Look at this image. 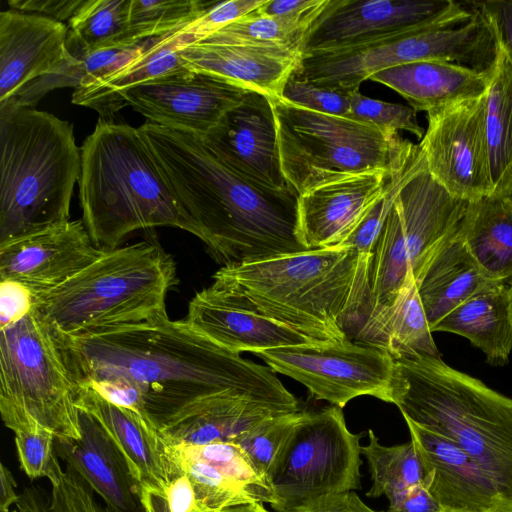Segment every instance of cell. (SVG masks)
<instances>
[{
  "mask_svg": "<svg viewBox=\"0 0 512 512\" xmlns=\"http://www.w3.org/2000/svg\"><path fill=\"white\" fill-rule=\"evenodd\" d=\"M59 336L79 384L130 389L157 432L223 395L300 411L297 399L269 366L216 345L167 313L90 335Z\"/></svg>",
  "mask_w": 512,
  "mask_h": 512,
  "instance_id": "1",
  "label": "cell"
},
{
  "mask_svg": "<svg viewBox=\"0 0 512 512\" xmlns=\"http://www.w3.org/2000/svg\"><path fill=\"white\" fill-rule=\"evenodd\" d=\"M138 129L185 216L222 267L308 250L298 193L258 184L225 163L202 135L146 121Z\"/></svg>",
  "mask_w": 512,
  "mask_h": 512,
  "instance_id": "2",
  "label": "cell"
},
{
  "mask_svg": "<svg viewBox=\"0 0 512 512\" xmlns=\"http://www.w3.org/2000/svg\"><path fill=\"white\" fill-rule=\"evenodd\" d=\"M371 257L330 247L221 267L213 283L318 343L349 340L373 298Z\"/></svg>",
  "mask_w": 512,
  "mask_h": 512,
  "instance_id": "3",
  "label": "cell"
},
{
  "mask_svg": "<svg viewBox=\"0 0 512 512\" xmlns=\"http://www.w3.org/2000/svg\"><path fill=\"white\" fill-rule=\"evenodd\" d=\"M82 221L100 249H114L132 232L175 227L196 230L138 129L99 118L81 146Z\"/></svg>",
  "mask_w": 512,
  "mask_h": 512,
  "instance_id": "4",
  "label": "cell"
},
{
  "mask_svg": "<svg viewBox=\"0 0 512 512\" xmlns=\"http://www.w3.org/2000/svg\"><path fill=\"white\" fill-rule=\"evenodd\" d=\"M393 404L463 450L512 509V399L441 357L395 359Z\"/></svg>",
  "mask_w": 512,
  "mask_h": 512,
  "instance_id": "5",
  "label": "cell"
},
{
  "mask_svg": "<svg viewBox=\"0 0 512 512\" xmlns=\"http://www.w3.org/2000/svg\"><path fill=\"white\" fill-rule=\"evenodd\" d=\"M0 244L69 221L81 148L53 114L0 104Z\"/></svg>",
  "mask_w": 512,
  "mask_h": 512,
  "instance_id": "6",
  "label": "cell"
},
{
  "mask_svg": "<svg viewBox=\"0 0 512 512\" xmlns=\"http://www.w3.org/2000/svg\"><path fill=\"white\" fill-rule=\"evenodd\" d=\"M176 283L172 257L158 243L144 240L106 249L74 277L32 301L56 332L77 337L167 313L165 299Z\"/></svg>",
  "mask_w": 512,
  "mask_h": 512,
  "instance_id": "7",
  "label": "cell"
},
{
  "mask_svg": "<svg viewBox=\"0 0 512 512\" xmlns=\"http://www.w3.org/2000/svg\"><path fill=\"white\" fill-rule=\"evenodd\" d=\"M80 385L59 334L32 307L0 327V412L13 432L42 427L81 438Z\"/></svg>",
  "mask_w": 512,
  "mask_h": 512,
  "instance_id": "8",
  "label": "cell"
},
{
  "mask_svg": "<svg viewBox=\"0 0 512 512\" xmlns=\"http://www.w3.org/2000/svg\"><path fill=\"white\" fill-rule=\"evenodd\" d=\"M497 44L483 15L469 2L442 18L369 43L302 56L298 74L318 86L351 92L385 69L418 61H445L489 71Z\"/></svg>",
  "mask_w": 512,
  "mask_h": 512,
  "instance_id": "9",
  "label": "cell"
},
{
  "mask_svg": "<svg viewBox=\"0 0 512 512\" xmlns=\"http://www.w3.org/2000/svg\"><path fill=\"white\" fill-rule=\"evenodd\" d=\"M270 101L281 170L298 195L348 176L392 169L417 146L367 122Z\"/></svg>",
  "mask_w": 512,
  "mask_h": 512,
  "instance_id": "10",
  "label": "cell"
},
{
  "mask_svg": "<svg viewBox=\"0 0 512 512\" xmlns=\"http://www.w3.org/2000/svg\"><path fill=\"white\" fill-rule=\"evenodd\" d=\"M466 205L431 176L426 161L403 184L372 251L375 307L389 305L409 275L418 281L433 252L458 230Z\"/></svg>",
  "mask_w": 512,
  "mask_h": 512,
  "instance_id": "11",
  "label": "cell"
},
{
  "mask_svg": "<svg viewBox=\"0 0 512 512\" xmlns=\"http://www.w3.org/2000/svg\"><path fill=\"white\" fill-rule=\"evenodd\" d=\"M362 436L348 430L342 408L302 412L267 475L275 497L271 507L293 512L359 489Z\"/></svg>",
  "mask_w": 512,
  "mask_h": 512,
  "instance_id": "12",
  "label": "cell"
},
{
  "mask_svg": "<svg viewBox=\"0 0 512 512\" xmlns=\"http://www.w3.org/2000/svg\"><path fill=\"white\" fill-rule=\"evenodd\" d=\"M277 373L303 384L317 400L343 408L359 396L393 404L395 359L350 340L309 343L254 353Z\"/></svg>",
  "mask_w": 512,
  "mask_h": 512,
  "instance_id": "13",
  "label": "cell"
},
{
  "mask_svg": "<svg viewBox=\"0 0 512 512\" xmlns=\"http://www.w3.org/2000/svg\"><path fill=\"white\" fill-rule=\"evenodd\" d=\"M427 120L419 146L431 176L466 202L492 196L485 94L431 110Z\"/></svg>",
  "mask_w": 512,
  "mask_h": 512,
  "instance_id": "14",
  "label": "cell"
},
{
  "mask_svg": "<svg viewBox=\"0 0 512 512\" xmlns=\"http://www.w3.org/2000/svg\"><path fill=\"white\" fill-rule=\"evenodd\" d=\"M247 92L217 76L190 70L133 87L123 92L121 104L148 121L206 135Z\"/></svg>",
  "mask_w": 512,
  "mask_h": 512,
  "instance_id": "15",
  "label": "cell"
},
{
  "mask_svg": "<svg viewBox=\"0 0 512 512\" xmlns=\"http://www.w3.org/2000/svg\"><path fill=\"white\" fill-rule=\"evenodd\" d=\"M105 250L93 243L82 219L69 220L0 244V278L36 298L74 277Z\"/></svg>",
  "mask_w": 512,
  "mask_h": 512,
  "instance_id": "16",
  "label": "cell"
},
{
  "mask_svg": "<svg viewBox=\"0 0 512 512\" xmlns=\"http://www.w3.org/2000/svg\"><path fill=\"white\" fill-rule=\"evenodd\" d=\"M459 4L452 0H329L311 28L303 55L356 47L419 27Z\"/></svg>",
  "mask_w": 512,
  "mask_h": 512,
  "instance_id": "17",
  "label": "cell"
},
{
  "mask_svg": "<svg viewBox=\"0 0 512 512\" xmlns=\"http://www.w3.org/2000/svg\"><path fill=\"white\" fill-rule=\"evenodd\" d=\"M175 477L185 474L195 492L194 512H222L249 503L275 501L265 478L234 442L164 445Z\"/></svg>",
  "mask_w": 512,
  "mask_h": 512,
  "instance_id": "18",
  "label": "cell"
},
{
  "mask_svg": "<svg viewBox=\"0 0 512 512\" xmlns=\"http://www.w3.org/2000/svg\"><path fill=\"white\" fill-rule=\"evenodd\" d=\"M183 320L216 345L238 354L318 343L264 315L244 296L216 283L195 294Z\"/></svg>",
  "mask_w": 512,
  "mask_h": 512,
  "instance_id": "19",
  "label": "cell"
},
{
  "mask_svg": "<svg viewBox=\"0 0 512 512\" xmlns=\"http://www.w3.org/2000/svg\"><path fill=\"white\" fill-rule=\"evenodd\" d=\"M74 59L67 24L13 9L0 13V103Z\"/></svg>",
  "mask_w": 512,
  "mask_h": 512,
  "instance_id": "20",
  "label": "cell"
},
{
  "mask_svg": "<svg viewBox=\"0 0 512 512\" xmlns=\"http://www.w3.org/2000/svg\"><path fill=\"white\" fill-rule=\"evenodd\" d=\"M202 136L225 163L250 180L273 189L291 187L281 170L269 97L248 91Z\"/></svg>",
  "mask_w": 512,
  "mask_h": 512,
  "instance_id": "21",
  "label": "cell"
},
{
  "mask_svg": "<svg viewBox=\"0 0 512 512\" xmlns=\"http://www.w3.org/2000/svg\"><path fill=\"white\" fill-rule=\"evenodd\" d=\"M413 152L389 170L341 178L298 197V233L308 249L336 247L365 212L385 193L396 171Z\"/></svg>",
  "mask_w": 512,
  "mask_h": 512,
  "instance_id": "22",
  "label": "cell"
},
{
  "mask_svg": "<svg viewBox=\"0 0 512 512\" xmlns=\"http://www.w3.org/2000/svg\"><path fill=\"white\" fill-rule=\"evenodd\" d=\"M404 419L423 463L424 483L444 511L512 512L492 479L455 443Z\"/></svg>",
  "mask_w": 512,
  "mask_h": 512,
  "instance_id": "23",
  "label": "cell"
},
{
  "mask_svg": "<svg viewBox=\"0 0 512 512\" xmlns=\"http://www.w3.org/2000/svg\"><path fill=\"white\" fill-rule=\"evenodd\" d=\"M79 409L81 438L57 439L55 449L113 512H145L125 457L97 419Z\"/></svg>",
  "mask_w": 512,
  "mask_h": 512,
  "instance_id": "24",
  "label": "cell"
},
{
  "mask_svg": "<svg viewBox=\"0 0 512 512\" xmlns=\"http://www.w3.org/2000/svg\"><path fill=\"white\" fill-rule=\"evenodd\" d=\"M77 406L92 414L125 457L140 491L164 498L175 478L156 428L138 414L116 405L86 384H79Z\"/></svg>",
  "mask_w": 512,
  "mask_h": 512,
  "instance_id": "25",
  "label": "cell"
},
{
  "mask_svg": "<svg viewBox=\"0 0 512 512\" xmlns=\"http://www.w3.org/2000/svg\"><path fill=\"white\" fill-rule=\"evenodd\" d=\"M191 71L222 78L246 91L281 99L284 85L302 56L273 47L197 41L180 50Z\"/></svg>",
  "mask_w": 512,
  "mask_h": 512,
  "instance_id": "26",
  "label": "cell"
},
{
  "mask_svg": "<svg viewBox=\"0 0 512 512\" xmlns=\"http://www.w3.org/2000/svg\"><path fill=\"white\" fill-rule=\"evenodd\" d=\"M490 71L445 61H418L373 74L369 80L400 94L416 112L426 113L486 93Z\"/></svg>",
  "mask_w": 512,
  "mask_h": 512,
  "instance_id": "27",
  "label": "cell"
},
{
  "mask_svg": "<svg viewBox=\"0 0 512 512\" xmlns=\"http://www.w3.org/2000/svg\"><path fill=\"white\" fill-rule=\"evenodd\" d=\"M182 29L156 37L127 65L88 86L75 89L72 103L96 110L100 118L111 119L123 108V92L146 82L190 71L180 57V50L191 43Z\"/></svg>",
  "mask_w": 512,
  "mask_h": 512,
  "instance_id": "28",
  "label": "cell"
},
{
  "mask_svg": "<svg viewBox=\"0 0 512 512\" xmlns=\"http://www.w3.org/2000/svg\"><path fill=\"white\" fill-rule=\"evenodd\" d=\"M494 283L478 266L457 231L444 240L416 282L431 331L457 306Z\"/></svg>",
  "mask_w": 512,
  "mask_h": 512,
  "instance_id": "29",
  "label": "cell"
},
{
  "mask_svg": "<svg viewBox=\"0 0 512 512\" xmlns=\"http://www.w3.org/2000/svg\"><path fill=\"white\" fill-rule=\"evenodd\" d=\"M467 338L494 366L505 365L512 351V288L494 283L448 313L432 332Z\"/></svg>",
  "mask_w": 512,
  "mask_h": 512,
  "instance_id": "30",
  "label": "cell"
},
{
  "mask_svg": "<svg viewBox=\"0 0 512 512\" xmlns=\"http://www.w3.org/2000/svg\"><path fill=\"white\" fill-rule=\"evenodd\" d=\"M291 413L243 395H223L158 430L164 445L232 442L262 421Z\"/></svg>",
  "mask_w": 512,
  "mask_h": 512,
  "instance_id": "31",
  "label": "cell"
},
{
  "mask_svg": "<svg viewBox=\"0 0 512 512\" xmlns=\"http://www.w3.org/2000/svg\"><path fill=\"white\" fill-rule=\"evenodd\" d=\"M360 344L385 350L394 359L441 356L412 275L389 305L374 308Z\"/></svg>",
  "mask_w": 512,
  "mask_h": 512,
  "instance_id": "32",
  "label": "cell"
},
{
  "mask_svg": "<svg viewBox=\"0 0 512 512\" xmlns=\"http://www.w3.org/2000/svg\"><path fill=\"white\" fill-rule=\"evenodd\" d=\"M458 236L485 275L512 288V202L487 196L467 202Z\"/></svg>",
  "mask_w": 512,
  "mask_h": 512,
  "instance_id": "33",
  "label": "cell"
},
{
  "mask_svg": "<svg viewBox=\"0 0 512 512\" xmlns=\"http://www.w3.org/2000/svg\"><path fill=\"white\" fill-rule=\"evenodd\" d=\"M485 126L492 196L507 197L512 192V64L498 45L485 93Z\"/></svg>",
  "mask_w": 512,
  "mask_h": 512,
  "instance_id": "34",
  "label": "cell"
},
{
  "mask_svg": "<svg viewBox=\"0 0 512 512\" xmlns=\"http://www.w3.org/2000/svg\"><path fill=\"white\" fill-rule=\"evenodd\" d=\"M328 2L319 0L309 9L286 16H261L254 10L200 41L273 47L303 56L311 28Z\"/></svg>",
  "mask_w": 512,
  "mask_h": 512,
  "instance_id": "35",
  "label": "cell"
},
{
  "mask_svg": "<svg viewBox=\"0 0 512 512\" xmlns=\"http://www.w3.org/2000/svg\"><path fill=\"white\" fill-rule=\"evenodd\" d=\"M368 435L369 443L361 448L373 481L367 496L385 495L389 498L397 492L424 483L425 470L412 440L400 445L384 446L373 430L369 429Z\"/></svg>",
  "mask_w": 512,
  "mask_h": 512,
  "instance_id": "36",
  "label": "cell"
},
{
  "mask_svg": "<svg viewBox=\"0 0 512 512\" xmlns=\"http://www.w3.org/2000/svg\"><path fill=\"white\" fill-rule=\"evenodd\" d=\"M130 6L131 0H84L67 23L70 39L82 51L135 45L128 41Z\"/></svg>",
  "mask_w": 512,
  "mask_h": 512,
  "instance_id": "37",
  "label": "cell"
},
{
  "mask_svg": "<svg viewBox=\"0 0 512 512\" xmlns=\"http://www.w3.org/2000/svg\"><path fill=\"white\" fill-rule=\"evenodd\" d=\"M210 4L201 0H131L128 41L138 44L178 31L196 20Z\"/></svg>",
  "mask_w": 512,
  "mask_h": 512,
  "instance_id": "38",
  "label": "cell"
},
{
  "mask_svg": "<svg viewBox=\"0 0 512 512\" xmlns=\"http://www.w3.org/2000/svg\"><path fill=\"white\" fill-rule=\"evenodd\" d=\"M15 508L18 512H113L70 466H66L61 482L51 486L48 497L39 488L28 486L19 493Z\"/></svg>",
  "mask_w": 512,
  "mask_h": 512,
  "instance_id": "39",
  "label": "cell"
},
{
  "mask_svg": "<svg viewBox=\"0 0 512 512\" xmlns=\"http://www.w3.org/2000/svg\"><path fill=\"white\" fill-rule=\"evenodd\" d=\"M301 415L302 411H297L270 417L232 442L240 446L257 472L267 480L270 468Z\"/></svg>",
  "mask_w": 512,
  "mask_h": 512,
  "instance_id": "40",
  "label": "cell"
},
{
  "mask_svg": "<svg viewBox=\"0 0 512 512\" xmlns=\"http://www.w3.org/2000/svg\"><path fill=\"white\" fill-rule=\"evenodd\" d=\"M18 461L31 479L47 478L51 486L58 485L64 473L55 449V436L42 427L14 432Z\"/></svg>",
  "mask_w": 512,
  "mask_h": 512,
  "instance_id": "41",
  "label": "cell"
},
{
  "mask_svg": "<svg viewBox=\"0 0 512 512\" xmlns=\"http://www.w3.org/2000/svg\"><path fill=\"white\" fill-rule=\"evenodd\" d=\"M348 117L375 125L387 133L406 131L422 139L425 130L419 125L416 111L396 103L369 98L359 90L349 92Z\"/></svg>",
  "mask_w": 512,
  "mask_h": 512,
  "instance_id": "42",
  "label": "cell"
},
{
  "mask_svg": "<svg viewBox=\"0 0 512 512\" xmlns=\"http://www.w3.org/2000/svg\"><path fill=\"white\" fill-rule=\"evenodd\" d=\"M281 100L316 112L348 117L349 92L318 86L295 70L286 81Z\"/></svg>",
  "mask_w": 512,
  "mask_h": 512,
  "instance_id": "43",
  "label": "cell"
},
{
  "mask_svg": "<svg viewBox=\"0 0 512 512\" xmlns=\"http://www.w3.org/2000/svg\"><path fill=\"white\" fill-rule=\"evenodd\" d=\"M155 38L147 39L135 45L114 46L93 51H82L69 37L70 47L80 60L83 75L80 87L88 86L127 65L137 58L154 41Z\"/></svg>",
  "mask_w": 512,
  "mask_h": 512,
  "instance_id": "44",
  "label": "cell"
},
{
  "mask_svg": "<svg viewBox=\"0 0 512 512\" xmlns=\"http://www.w3.org/2000/svg\"><path fill=\"white\" fill-rule=\"evenodd\" d=\"M266 0H230L211 2L209 7L193 22L182 29L191 43L200 41L231 22L249 14Z\"/></svg>",
  "mask_w": 512,
  "mask_h": 512,
  "instance_id": "45",
  "label": "cell"
},
{
  "mask_svg": "<svg viewBox=\"0 0 512 512\" xmlns=\"http://www.w3.org/2000/svg\"><path fill=\"white\" fill-rule=\"evenodd\" d=\"M491 27L497 45L512 64V0L472 2Z\"/></svg>",
  "mask_w": 512,
  "mask_h": 512,
  "instance_id": "46",
  "label": "cell"
},
{
  "mask_svg": "<svg viewBox=\"0 0 512 512\" xmlns=\"http://www.w3.org/2000/svg\"><path fill=\"white\" fill-rule=\"evenodd\" d=\"M32 307V296L26 288L14 282L1 281L0 327L21 318Z\"/></svg>",
  "mask_w": 512,
  "mask_h": 512,
  "instance_id": "47",
  "label": "cell"
},
{
  "mask_svg": "<svg viewBox=\"0 0 512 512\" xmlns=\"http://www.w3.org/2000/svg\"><path fill=\"white\" fill-rule=\"evenodd\" d=\"M388 499L387 512H444L425 483L397 492Z\"/></svg>",
  "mask_w": 512,
  "mask_h": 512,
  "instance_id": "48",
  "label": "cell"
},
{
  "mask_svg": "<svg viewBox=\"0 0 512 512\" xmlns=\"http://www.w3.org/2000/svg\"><path fill=\"white\" fill-rule=\"evenodd\" d=\"M83 2L84 0H9L8 5L16 11L39 14L68 23Z\"/></svg>",
  "mask_w": 512,
  "mask_h": 512,
  "instance_id": "49",
  "label": "cell"
},
{
  "mask_svg": "<svg viewBox=\"0 0 512 512\" xmlns=\"http://www.w3.org/2000/svg\"><path fill=\"white\" fill-rule=\"evenodd\" d=\"M293 512H379L368 507L353 491H345L321 498L311 505Z\"/></svg>",
  "mask_w": 512,
  "mask_h": 512,
  "instance_id": "50",
  "label": "cell"
},
{
  "mask_svg": "<svg viewBox=\"0 0 512 512\" xmlns=\"http://www.w3.org/2000/svg\"><path fill=\"white\" fill-rule=\"evenodd\" d=\"M165 501L169 512L195 511V492L187 475L181 474L170 482L166 489Z\"/></svg>",
  "mask_w": 512,
  "mask_h": 512,
  "instance_id": "51",
  "label": "cell"
},
{
  "mask_svg": "<svg viewBox=\"0 0 512 512\" xmlns=\"http://www.w3.org/2000/svg\"><path fill=\"white\" fill-rule=\"evenodd\" d=\"M319 0H266L255 10L261 16L275 17L295 14L316 5Z\"/></svg>",
  "mask_w": 512,
  "mask_h": 512,
  "instance_id": "52",
  "label": "cell"
},
{
  "mask_svg": "<svg viewBox=\"0 0 512 512\" xmlns=\"http://www.w3.org/2000/svg\"><path fill=\"white\" fill-rule=\"evenodd\" d=\"M0 483V511H7L12 509V505H16L19 494L13 474L3 463L0 464Z\"/></svg>",
  "mask_w": 512,
  "mask_h": 512,
  "instance_id": "53",
  "label": "cell"
},
{
  "mask_svg": "<svg viewBox=\"0 0 512 512\" xmlns=\"http://www.w3.org/2000/svg\"><path fill=\"white\" fill-rule=\"evenodd\" d=\"M140 499L145 512H169L164 498L148 492H142Z\"/></svg>",
  "mask_w": 512,
  "mask_h": 512,
  "instance_id": "54",
  "label": "cell"
},
{
  "mask_svg": "<svg viewBox=\"0 0 512 512\" xmlns=\"http://www.w3.org/2000/svg\"><path fill=\"white\" fill-rule=\"evenodd\" d=\"M222 512H269L262 503H249L228 508Z\"/></svg>",
  "mask_w": 512,
  "mask_h": 512,
  "instance_id": "55",
  "label": "cell"
},
{
  "mask_svg": "<svg viewBox=\"0 0 512 512\" xmlns=\"http://www.w3.org/2000/svg\"><path fill=\"white\" fill-rule=\"evenodd\" d=\"M507 197H508V198L510 199V201L512 202V192H511Z\"/></svg>",
  "mask_w": 512,
  "mask_h": 512,
  "instance_id": "56",
  "label": "cell"
},
{
  "mask_svg": "<svg viewBox=\"0 0 512 512\" xmlns=\"http://www.w3.org/2000/svg\"><path fill=\"white\" fill-rule=\"evenodd\" d=\"M444 512H448V511H444Z\"/></svg>",
  "mask_w": 512,
  "mask_h": 512,
  "instance_id": "57",
  "label": "cell"
}]
</instances>
